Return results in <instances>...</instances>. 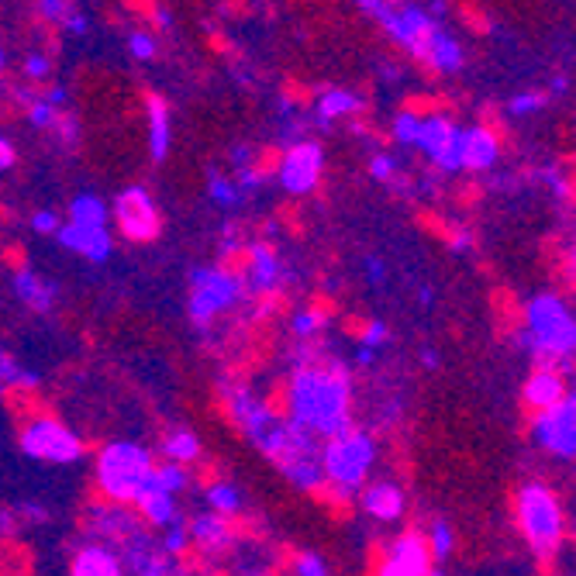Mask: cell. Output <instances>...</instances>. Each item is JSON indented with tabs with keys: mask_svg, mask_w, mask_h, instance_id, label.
Instances as JSON below:
<instances>
[{
	"mask_svg": "<svg viewBox=\"0 0 576 576\" xmlns=\"http://www.w3.org/2000/svg\"><path fill=\"white\" fill-rule=\"evenodd\" d=\"M349 404H352V383L342 366H328V370L301 366V370L290 376L287 390L290 421L311 428L318 439H332V435L352 428Z\"/></svg>",
	"mask_w": 576,
	"mask_h": 576,
	"instance_id": "6da1fadb",
	"label": "cell"
},
{
	"mask_svg": "<svg viewBox=\"0 0 576 576\" xmlns=\"http://www.w3.org/2000/svg\"><path fill=\"white\" fill-rule=\"evenodd\" d=\"M521 345L532 352L539 366H573L576 349V321L573 311L559 294H535L525 304V332H521Z\"/></svg>",
	"mask_w": 576,
	"mask_h": 576,
	"instance_id": "7a4b0ae2",
	"label": "cell"
},
{
	"mask_svg": "<svg viewBox=\"0 0 576 576\" xmlns=\"http://www.w3.org/2000/svg\"><path fill=\"white\" fill-rule=\"evenodd\" d=\"M152 452L138 442H111L97 456V483L111 501L135 504V497L145 490L152 476Z\"/></svg>",
	"mask_w": 576,
	"mask_h": 576,
	"instance_id": "3957f363",
	"label": "cell"
},
{
	"mask_svg": "<svg viewBox=\"0 0 576 576\" xmlns=\"http://www.w3.org/2000/svg\"><path fill=\"white\" fill-rule=\"evenodd\" d=\"M376 463V445L366 432H345L325 439V449H321V473H325V483H332L339 494H356L366 483V473L373 470Z\"/></svg>",
	"mask_w": 576,
	"mask_h": 576,
	"instance_id": "277c9868",
	"label": "cell"
},
{
	"mask_svg": "<svg viewBox=\"0 0 576 576\" xmlns=\"http://www.w3.org/2000/svg\"><path fill=\"white\" fill-rule=\"evenodd\" d=\"M518 525L525 542L532 545L539 556H552L563 542V508L559 497L552 494L545 483H528L518 494Z\"/></svg>",
	"mask_w": 576,
	"mask_h": 576,
	"instance_id": "5b68a950",
	"label": "cell"
},
{
	"mask_svg": "<svg viewBox=\"0 0 576 576\" xmlns=\"http://www.w3.org/2000/svg\"><path fill=\"white\" fill-rule=\"evenodd\" d=\"M190 318L197 325H211L221 311L235 307L245 297V280L235 276L232 270H221V266H197L190 273Z\"/></svg>",
	"mask_w": 576,
	"mask_h": 576,
	"instance_id": "8992f818",
	"label": "cell"
},
{
	"mask_svg": "<svg viewBox=\"0 0 576 576\" xmlns=\"http://www.w3.org/2000/svg\"><path fill=\"white\" fill-rule=\"evenodd\" d=\"M21 449L25 456L42 459V463H76L83 459V442L76 432H69L56 418H35L21 432Z\"/></svg>",
	"mask_w": 576,
	"mask_h": 576,
	"instance_id": "52a82bcc",
	"label": "cell"
},
{
	"mask_svg": "<svg viewBox=\"0 0 576 576\" xmlns=\"http://www.w3.org/2000/svg\"><path fill=\"white\" fill-rule=\"evenodd\" d=\"M532 432H535V442H539L542 449H549L552 456L573 459L576 456V401H573V394H566L559 404L539 411Z\"/></svg>",
	"mask_w": 576,
	"mask_h": 576,
	"instance_id": "ba28073f",
	"label": "cell"
},
{
	"mask_svg": "<svg viewBox=\"0 0 576 576\" xmlns=\"http://www.w3.org/2000/svg\"><path fill=\"white\" fill-rule=\"evenodd\" d=\"M321 170H325V152L318 142H290L280 163V187L294 197H304L318 187Z\"/></svg>",
	"mask_w": 576,
	"mask_h": 576,
	"instance_id": "9c48e42d",
	"label": "cell"
},
{
	"mask_svg": "<svg viewBox=\"0 0 576 576\" xmlns=\"http://www.w3.org/2000/svg\"><path fill=\"white\" fill-rule=\"evenodd\" d=\"M114 218H118V228L125 232V238H132V242H152L159 235V225H163L145 187H128L114 201Z\"/></svg>",
	"mask_w": 576,
	"mask_h": 576,
	"instance_id": "30bf717a",
	"label": "cell"
},
{
	"mask_svg": "<svg viewBox=\"0 0 576 576\" xmlns=\"http://www.w3.org/2000/svg\"><path fill=\"white\" fill-rule=\"evenodd\" d=\"M459 138H463V128L452 125V121L442 118V114L421 118V132H418L421 152L445 173L463 170V166H459Z\"/></svg>",
	"mask_w": 576,
	"mask_h": 576,
	"instance_id": "8fae6325",
	"label": "cell"
},
{
	"mask_svg": "<svg viewBox=\"0 0 576 576\" xmlns=\"http://www.w3.org/2000/svg\"><path fill=\"white\" fill-rule=\"evenodd\" d=\"M225 401H228V411H232V421L249 435L252 442H263L270 435V428L276 425V414L252 394L249 387H238V383H225Z\"/></svg>",
	"mask_w": 576,
	"mask_h": 576,
	"instance_id": "7c38bea8",
	"label": "cell"
},
{
	"mask_svg": "<svg viewBox=\"0 0 576 576\" xmlns=\"http://www.w3.org/2000/svg\"><path fill=\"white\" fill-rule=\"evenodd\" d=\"M383 576H428L432 573V552L418 532H404L390 542L387 559L380 566Z\"/></svg>",
	"mask_w": 576,
	"mask_h": 576,
	"instance_id": "4fadbf2b",
	"label": "cell"
},
{
	"mask_svg": "<svg viewBox=\"0 0 576 576\" xmlns=\"http://www.w3.org/2000/svg\"><path fill=\"white\" fill-rule=\"evenodd\" d=\"M52 235L59 238L63 249L90 259V263H107V256L114 249V238L107 232V225H76V221H69V225H59Z\"/></svg>",
	"mask_w": 576,
	"mask_h": 576,
	"instance_id": "5bb4252c",
	"label": "cell"
},
{
	"mask_svg": "<svg viewBox=\"0 0 576 576\" xmlns=\"http://www.w3.org/2000/svg\"><path fill=\"white\" fill-rule=\"evenodd\" d=\"M138 528H142V521H138L121 501L101 504V508H90V532H94L101 542L111 545V549L125 542L132 532H138Z\"/></svg>",
	"mask_w": 576,
	"mask_h": 576,
	"instance_id": "9a60e30c",
	"label": "cell"
},
{
	"mask_svg": "<svg viewBox=\"0 0 576 576\" xmlns=\"http://www.w3.org/2000/svg\"><path fill=\"white\" fill-rule=\"evenodd\" d=\"M497 159H501V142L490 128H463V138H459V166L463 170H494Z\"/></svg>",
	"mask_w": 576,
	"mask_h": 576,
	"instance_id": "2e32d148",
	"label": "cell"
},
{
	"mask_svg": "<svg viewBox=\"0 0 576 576\" xmlns=\"http://www.w3.org/2000/svg\"><path fill=\"white\" fill-rule=\"evenodd\" d=\"M190 539L197 542V549L204 556H221V552L232 549V528H228V514H218V511H204L197 514L194 521L187 525Z\"/></svg>",
	"mask_w": 576,
	"mask_h": 576,
	"instance_id": "e0dca14e",
	"label": "cell"
},
{
	"mask_svg": "<svg viewBox=\"0 0 576 576\" xmlns=\"http://www.w3.org/2000/svg\"><path fill=\"white\" fill-rule=\"evenodd\" d=\"M283 283V263L266 242H256L249 249V273H245V290L252 294H270Z\"/></svg>",
	"mask_w": 576,
	"mask_h": 576,
	"instance_id": "ac0fdd59",
	"label": "cell"
},
{
	"mask_svg": "<svg viewBox=\"0 0 576 576\" xmlns=\"http://www.w3.org/2000/svg\"><path fill=\"white\" fill-rule=\"evenodd\" d=\"M145 128H149L152 163H163L166 152H170V142H173V114H170V104H166L159 94L145 97Z\"/></svg>",
	"mask_w": 576,
	"mask_h": 576,
	"instance_id": "d6986e66",
	"label": "cell"
},
{
	"mask_svg": "<svg viewBox=\"0 0 576 576\" xmlns=\"http://www.w3.org/2000/svg\"><path fill=\"white\" fill-rule=\"evenodd\" d=\"M566 394H570V387H566V380L559 376L556 366H539V370L525 380V404L535 407V411L559 404Z\"/></svg>",
	"mask_w": 576,
	"mask_h": 576,
	"instance_id": "ffe728a7",
	"label": "cell"
},
{
	"mask_svg": "<svg viewBox=\"0 0 576 576\" xmlns=\"http://www.w3.org/2000/svg\"><path fill=\"white\" fill-rule=\"evenodd\" d=\"M421 59H425L432 69H439V73H459V69H463V45L445 32L442 25H435L425 38Z\"/></svg>",
	"mask_w": 576,
	"mask_h": 576,
	"instance_id": "44dd1931",
	"label": "cell"
},
{
	"mask_svg": "<svg viewBox=\"0 0 576 576\" xmlns=\"http://www.w3.org/2000/svg\"><path fill=\"white\" fill-rule=\"evenodd\" d=\"M69 573H73V576H118L121 573V559L107 542H90L73 556Z\"/></svg>",
	"mask_w": 576,
	"mask_h": 576,
	"instance_id": "7402d4cb",
	"label": "cell"
},
{
	"mask_svg": "<svg viewBox=\"0 0 576 576\" xmlns=\"http://www.w3.org/2000/svg\"><path fill=\"white\" fill-rule=\"evenodd\" d=\"M363 508L376 521H397L404 514V490L397 483H373L363 490Z\"/></svg>",
	"mask_w": 576,
	"mask_h": 576,
	"instance_id": "603a6c76",
	"label": "cell"
},
{
	"mask_svg": "<svg viewBox=\"0 0 576 576\" xmlns=\"http://www.w3.org/2000/svg\"><path fill=\"white\" fill-rule=\"evenodd\" d=\"M14 294H18L21 304L32 307V311H52V304H56V297H59V287L32 270H21L14 276Z\"/></svg>",
	"mask_w": 576,
	"mask_h": 576,
	"instance_id": "cb8c5ba5",
	"label": "cell"
},
{
	"mask_svg": "<svg viewBox=\"0 0 576 576\" xmlns=\"http://www.w3.org/2000/svg\"><path fill=\"white\" fill-rule=\"evenodd\" d=\"M173 497L176 494H166V490H142V494L135 497V504H138V511H142V518L149 521V525H156V528H170L173 521H180V511H176V504H173Z\"/></svg>",
	"mask_w": 576,
	"mask_h": 576,
	"instance_id": "d4e9b609",
	"label": "cell"
},
{
	"mask_svg": "<svg viewBox=\"0 0 576 576\" xmlns=\"http://www.w3.org/2000/svg\"><path fill=\"white\" fill-rule=\"evenodd\" d=\"M359 111H363V97L352 94V90H345V87H335V90H328V94H321L318 125L328 128L335 118H349V114H359Z\"/></svg>",
	"mask_w": 576,
	"mask_h": 576,
	"instance_id": "484cf974",
	"label": "cell"
},
{
	"mask_svg": "<svg viewBox=\"0 0 576 576\" xmlns=\"http://www.w3.org/2000/svg\"><path fill=\"white\" fill-rule=\"evenodd\" d=\"M69 221H76V225H107V204L97 194H76L69 201Z\"/></svg>",
	"mask_w": 576,
	"mask_h": 576,
	"instance_id": "4316f807",
	"label": "cell"
},
{
	"mask_svg": "<svg viewBox=\"0 0 576 576\" xmlns=\"http://www.w3.org/2000/svg\"><path fill=\"white\" fill-rule=\"evenodd\" d=\"M166 490V494H180L183 487H187V470H183V463H166V466H152V476L149 483H145V490Z\"/></svg>",
	"mask_w": 576,
	"mask_h": 576,
	"instance_id": "83f0119b",
	"label": "cell"
},
{
	"mask_svg": "<svg viewBox=\"0 0 576 576\" xmlns=\"http://www.w3.org/2000/svg\"><path fill=\"white\" fill-rule=\"evenodd\" d=\"M0 383L4 387H28L35 390L38 387V373H28L25 366L18 363V359L11 356V352L0 345Z\"/></svg>",
	"mask_w": 576,
	"mask_h": 576,
	"instance_id": "f1b7e54d",
	"label": "cell"
},
{
	"mask_svg": "<svg viewBox=\"0 0 576 576\" xmlns=\"http://www.w3.org/2000/svg\"><path fill=\"white\" fill-rule=\"evenodd\" d=\"M163 449L173 463H194V459L201 456V439H197L194 432H173Z\"/></svg>",
	"mask_w": 576,
	"mask_h": 576,
	"instance_id": "f546056e",
	"label": "cell"
},
{
	"mask_svg": "<svg viewBox=\"0 0 576 576\" xmlns=\"http://www.w3.org/2000/svg\"><path fill=\"white\" fill-rule=\"evenodd\" d=\"M207 194H211V201L218 207H235L242 201V194H238L235 180H228V176H221L218 170H207Z\"/></svg>",
	"mask_w": 576,
	"mask_h": 576,
	"instance_id": "4dcf8cb0",
	"label": "cell"
},
{
	"mask_svg": "<svg viewBox=\"0 0 576 576\" xmlns=\"http://www.w3.org/2000/svg\"><path fill=\"white\" fill-rule=\"evenodd\" d=\"M207 504L218 514H235L242 508V494L235 483H214V487H207Z\"/></svg>",
	"mask_w": 576,
	"mask_h": 576,
	"instance_id": "1f68e13d",
	"label": "cell"
},
{
	"mask_svg": "<svg viewBox=\"0 0 576 576\" xmlns=\"http://www.w3.org/2000/svg\"><path fill=\"white\" fill-rule=\"evenodd\" d=\"M425 542H428V552H432V559L445 563V559H449V552H452V545H456V535H452L449 521H435Z\"/></svg>",
	"mask_w": 576,
	"mask_h": 576,
	"instance_id": "d6a6232c",
	"label": "cell"
},
{
	"mask_svg": "<svg viewBox=\"0 0 576 576\" xmlns=\"http://www.w3.org/2000/svg\"><path fill=\"white\" fill-rule=\"evenodd\" d=\"M25 107H28V121H32L38 132H52V125H56L59 118V107H52L45 97H32Z\"/></svg>",
	"mask_w": 576,
	"mask_h": 576,
	"instance_id": "836d02e7",
	"label": "cell"
},
{
	"mask_svg": "<svg viewBox=\"0 0 576 576\" xmlns=\"http://www.w3.org/2000/svg\"><path fill=\"white\" fill-rule=\"evenodd\" d=\"M418 132H421V114L401 111L394 118V138L401 145H418Z\"/></svg>",
	"mask_w": 576,
	"mask_h": 576,
	"instance_id": "e575fe53",
	"label": "cell"
},
{
	"mask_svg": "<svg viewBox=\"0 0 576 576\" xmlns=\"http://www.w3.org/2000/svg\"><path fill=\"white\" fill-rule=\"evenodd\" d=\"M321 325H325V314L321 311H301L290 318V332H294L297 339H314V335L321 332Z\"/></svg>",
	"mask_w": 576,
	"mask_h": 576,
	"instance_id": "d590c367",
	"label": "cell"
},
{
	"mask_svg": "<svg viewBox=\"0 0 576 576\" xmlns=\"http://www.w3.org/2000/svg\"><path fill=\"white\" fill-rule=\"evenodd\" d=\"M187 545H190L187 525H183V521H173L170 532H166V539H163V552H170V556H183V552H187Z\"/></svg>",
	"mask_w": 576,
	"mask_h": 576,
	"instance_id": "8d00e7d4",
	"label": "cell"
},
{
	"mask_svg": "<svg viewBox=\"0 0 576 576\" xmlns=\"http://www.w3.org/2000/svg\"><path fill=\"white\" fill-rule=\"evenodd\" d=\"M545 107V97L542 94H518L508 101V114H514V118H528V114L542 111Z\"/></svg>",
	"mask_w": 576,
	"mask_h": 576,
	"instance_id": "74e56055",
	"label": "cell"
},
{
	"mask_svg": "<svg viewBox=\"0 0 576 576\" xmlns=\"http://www.w3.org/2000/svg\"><path fill=\"white\" fill-rule=\"evenodd\" d=\"M25 73H28V80L45 83L52 76V59L45 56V52H32V56L25 59Z\"/></svg>",
	"mask_w": 576,
	"mask_h": 576,
	"instance_id": "f35d334b",
	"label": "cell"
},
{
	"mask_svg": "<svg viewBox=\"0 0 576 576\" xmlns=\"http://www.w3.org/2000/svg\"><path fill=\"white\" fill-rule=\"evenodd\" d=\"M294 573L297 576H325L328 573V563L318 556V552H301L294 563Z\"/></svg>",
	"mask_w": 576,
	"mask_h": 576,
	"instance_id": "ab89813d",
	"label": "cell"
},
{
	"mask_svg": "<svg viewBox=\"0 0 576 576\" xmlns=\"http://www.w3.org/2000/svg\"><path fill=\"white\" fill-rule=\"evenodd\" d=\"M128 52L145 63V59L156 56V38H152L149 32H132V35H128Z\"/></svg>",
	"mask_w": 576,
	"mask_h": 576,
	"instance_id": "60d3db41",
	"label": "cell"
},
{
	"mask_svg": "<svg viewBox=\"0 0 576 576\" xmlns=\"http://www.w3.org/2000/svg\"><path fill=\"white\" fill-rule=\"evenodd\" d=\"M38 11H42L45 21H63L69 11H73V0H38Z\"/></svg>",
	"mask_w": 576,
	"mask_h": 576,
	"instance_id": "b9f144b4",
	"label": "cell"
},
{
	"mask_svg": "<svg viewBox=\"0 0 576 576\" xmlns=\"http://www.w3.org/2000/svg\"><path fill=\"white\" fill-rule=\"evenodd\" d=\"M32 228H35V232H42V235H52L59 228V214L49 211V207H42V211L32 214Z\"/></svg>",
	"mask_w": 576,
	"mask_h": 576,
	"instance_id": "7bdbcfd3",
	"label": "cell"
},
{
	"mask_svg": "<svg viewBox=\"0 0 576 576\" xmlns=\"http://www.w3.org/2000/svg\"><path fill=\"white\" fill-rule=\"evenodd\" d=\"M473 245H476V235L470 232V228H456V232L449 235V249L459 252V256H463V252H470Z\"/></svg>",
	"mask_w": 576,
	"mask_h": 576,
	"instance_id": "ee69618b",
	"label": "cell"
},
{
	"mask_svg": "<svg viewBox=\"0 0 576 576\" xmlns=\"http://www.w3.org/2000/svg\"><path fill=\"white\" fill-rule=\"evenodd\" d=\"M390 339V332H387V325L383 321H370L366 325V332H363V345H373V349H380L383 342Z\"/></svg>",
	"mask_w": 576,
	"mask_h": 576,
	"instance_id": "f6af8a7d",
	"label": "cell"
},
{
	"mask_svg": "<svg viewBox=\"0 0 576 576\" xmlns=\"http://www.w3.org/2000/svg\"><path fill=\"white\" fill-rule=\"evenodd\" d=\"M370 173H373V180H390V176H394V159H390V156H373Z\"/></svg>",
	"mask_w": 576,
	"mask_h": 576,
	"instance_id": "bcb514c9",
	"label": "cell"
},
{
	"mask_svg": "<svg viewBox=\"0 0 576 576\" xmlns=\"http://www.w3.org/2000/svg\"><path fill=\"white\" fill-rule=\"evenodd\" d=\"M363 270H366V276H370V283H373V287H380V283L387 280V266H383L376 256H366Z\"/></svg>",
	"mask_w": 576,
	"mask_h": 576,
	"instance_id": "7dc6e473",
	"label": "cell"
},
{
	"mask_svg": "<svg viewBox=\"0 0 576 576\" xmlns=\"http://www.w3.org/2000/svg\"><path fill=\"white\" fill-rule=\"evenodd\" d=\"M59 25H63L69 35H83V32H87V18H83L80 11H69L66 18L59 21Z\"/></svg>",
	"mask_w": 576,
	"mask_h": 576,
	"instance_id": "c3c4849f",
	"label": "cell"
},
{
	"mask_svg": "<svg viewBox=\"0 0 576 576\" xmlns=\"http://www.w3.org/2000/svg\"><path fill=\"white\" fill-rule=\"evenodd\" d=\"M232 166L235 170H245V166H252V149L245 142H238L232 149Z\"/></svg>",
	"mask_w": 576,
	"mask_h": 576,
	"instance_id": "681fc988",
	"label": "cell"
},
{
	"mask_svg": "<svg viewBox=\"0 0 576 576\" xmlns=\"http://www.w3.org/2000/svg\"><path fill=\"white\" fill-rule=\"evenodd\" d=\"M14 159H18V156H14V145L7 142L4 135H0V170H11Z\"/></svg>",
	"mask_w": 576,
	"mask_h": 576,
	"instance_id": "f907efd6",
	"label": "cell"
},
{
	"mask_svg": "<svg viewBox=\"0 0 576 576\" xmlns=\"http://www.w3.org/2000/svg\"><path fill=\"white\" fill-rule=\"evenodd\" d=\"M45 101H49L52 107H63L69 101V94H66V87H52L49 94H45Z\"/></svg>",
	"mask_w": 576,
	"mask_h": 576,
	"instance_id": "816d5d0a",
	"label": "cell"
},
{
	"mask_svg": "<svg viewBox=\"0 0 576 576\" xmlns=\"http://www.w3.org/2000/svg\"><path fill=\"white\" fill-rule=\"evenodd\" d=\"M156 25L163 28V32H173V14L166 11V7H156Z\"/></svg>",
	"mask_w": 576,
	"mask_h": 576,
	"instance_id": "f5cc1de1",
	"label": "cell"
},
{
	"mask_svg": "<svg viewBox=\"0 0 576 576\" xmlns=\"http://www.w3.org/2000/svg\"><path fill=\"white\" fill-rule=\"evenodd\" d=\"M373 359H376V349H373V345H363V349L356 352V363H359V366H370Z\"/></svg>",
	"mask_w": 576,
	"mask_h": 576,
	"instance_id": "db71d44e",
	"label": "cell"
},
{
	"mask_svg": "<svg viewBox=\"0 0 576 576\" xmlns=\"http://www.w3.org/2000/svg\"><path fill=\"white\" fill-rule=\"evenodd\" d=\"M428 14H432V18L439 21L442 14H445V0H432V11H428Z\"/></svg>",
	"mask_w": 576,
	"mask_h": 576,
	"instance_id": "11a10c76",
	"label": "cell"
},
{
	"mask_svg": "<svg viewBox=\"0 0 576 576\" xmlns=\"http://www.w3.org/2000/svg\"><path fill=\"white\" fill-rule=\"evenodd\" d=\"M418 301H421V304H432V301H435L432 287H421V290H418Z\"/></svg>",
	"mask_w": 576,
	"mask_h": 576,
	"instance_id": "9f6ffc18",
	"label": "cell"
},
{
	"mask_svg": "<svg viewBox=\"0 0 576 576\" xmlns=\"http://www.w3.org/2000/svg\"><path fill=\"white\" fill-rule=\"evenodd\" d=\"M425 366H432V370H435V366H439V352H435V349H425Z\"/></svg>",
	"mask_w": 576,
	"mask_h": 576,
	"instance_id": "6f0895ef",
	"label": "cell"
},
{
	"mask_svg": "<svg viewBox=\"0 0 576 576\" xmlns=\"http://www.w3.org/2000/svg\"><path fill=\"white\" fill-rule=\"evenodd\" d=\"M552 90H556V94H563V90H566V80H563V76H556V83H552Z\"/></svg>",
	"mask_w": 576,
	"mask_h": 576,
	"instance_id": "680465c9",
	"label": "cell"
},
{
	"mask_svg": "<svg viewBox=\"0 0 576 576\" xmlns=\"http://www.w3.org/2000/svg\"><path fill=\"white\" fill-rule=\"evenodd\" d=\"M7 66V52H4V45H0V69Z\"/></svg>",
	"mask_w": 576,
	"mask_h": 576,
	"instance_id": "91938a15",
	"label": "cell"
}]
</instances>
